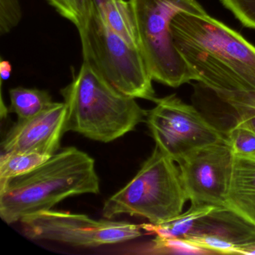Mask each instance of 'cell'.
Returning <instances> with one entry per match:
<instances>
[{
	"label": "cell",
	"instance_id": "9c48e42d",
	"mask_svg": "<svg viewBox=\"0 0 255 255\" xmlns=\"http://www.w3.org/2000/svg\"><path fill=\"white\" fill-rule=\"evenodd\" d=\"M234 153L227 138L191 152L178 163L191 205H225Z\"/></svg>",
	"mask_w": 255,
	"mask_h": 255
},
{
	"label": "cell",
	"instance_id": "ba28073f",
	"mask_svg": "<svg viewBox=\"0 0 255 255\" xmlns=\"http://www.w3.org/2000/svg\"><path fill=\"white\" fill-rule=\"evenodd\" d=\"M154 103L145 122L156 145L177 163L193 150L226 138L195 107L175 95L156 98Z\"/></svg>",
	"mask_w": 255,
	"mask_h": 255
},
{
	"label": "cell",
	"instance_id": "7402d4cb",
	"mask_svg": "<svg viewBox=\"0 0 255 255\" xmlns=\"http://www.w3.org/2000/svg\"><path fill=\"white\" fill-rule=\"evenodd\" d=\"M11 71H12V68H11V65L8 61L3 60L1 59V62H0V75H1V81H5L8 80V79L11 77Z\"/></svg>",
	"mask_w": 255,
	"mask_h": 255
},
{
	"label": "cell",
	"instance_id": "6da1fadb",
	"mask_svg": "<svg viewBox=\"0 0 255 255\" xmlns=\"http://www.w3.org/2000/svg\"><path fill=\"white\" fill-rule=\"evenodd\" d=\"M174 46L197 81L215 94L255 92V47L207 14L181 11L171 21Z\"/></svg>",
	"mask_w": 255,
	"mask_h": 255
},
{
	"label": "cell",
	"instance_id": "7a4b0ae2",
	"mask_svg": "<svg viewBox=\"0 0 255 255\" xmlns=\"http://www.w3.org/2000/svg\"><path fill=\"white\" fill-rule=\"evenodd\" d=\"M95 162L74 147L59 150L31 171L0 180V217L11 225L69 197L99 194Z\"/></svg>",
	"mask_w": 255,
	"mask_h": 255
},
{
	"label": "cell",
	"instance_id": "30bf717a",
	"mask_svg": "<svg viewBox=\"0 0 255 255\" xmlns=\"http://www.w3.org/2000/svg\"><path fill=\"white\" fill-rule=\"evenodd\" d=\"M183 240L214 254H240L255 244V225L220 206L199 218Z\"/></svg>",
	"mask_w": 255,
	"mask_h": 255
},
{
	"label": "cell",
	"instance_id": "e0dca14e",
	"mask_svg": "<svg viewBox=\"0 0 255 255\" xmlns=\"http://www.w3.org/2000/svg\"><path fill=\"white\" fill-rule=\"evenodd\" d=\"M156 254H171V255H215L207 249L198 247L183 239L162 238L156 236L153 240L152 246Z\"/></svg>",
	"mask_w": 255,
	"mask_h": 255
},
{
	"label": "cell",
	"instance_id": "cb8c5ba5",
	"mask_svg": "<svg viewBox=\"0 0 255 255\" xmlns=\"http://www.w3.org/2000/svg\"><path fill=\"white\" fill-rule=\"evenodd\" d=\"M240 255H255V243L243 248Z\"/></svg>",
	"mask_w": 255,
	"mask_h": 255
},
{
	"label": "cell",
	"instance_id": "5bb4252c",
	"mask_svg": "<svg viewBox=\"0 0 255 255\" xmlns=\"http://www.w3.org/2000/svg\"><path fill=\"white\" fill-rule=\"evenodd\" d=\"M216 206L191 205L190 208L179 216L162 222L153 224H142L141 228L147 231L154 233L162 238L184 239L193 228L199 218L210 213Z\"/></svg>",
	"mask_w": 255,
	"mask_h": 255
},
{
	"label": "cell",
	"instance_id": "9a60e30c",
	"mask_svg": "<svg viewBox=\"0 0 255 255\" xmlns=\"http://www.w3.org/2000/svg\"><path fill=\"white\" fill-rule=\"evenodd\" d=\"M9 96L10 113H15L18 120L33 117L53 103L48 92L37 89L14 88L10 89Z\"/></svg>",
	"mask_w": 255,
	"mask_h": 255
},
{
	"label": "cell",
	"instance_id": "8fae6325",
	"mask_svg": "<svg viewBox=\"0 0 255 255\" xmlns=\"http://www.w3.org/2000/svg\"><path fill=\"white\" fill-rule=\"evenodd\" d=\"M67 107L53 102L33 117L18 120L8 131L1 143L4 153L33 152L53 156L60 148L66 132Z\"/></svg>",
	"mask_w": 255,
	"mask_h": 255
},
{
	"label": "cell",
	"instance_id": "603a6c76",
	"mask_svg": "<svg viewBox=\"0 0 255 255\" xmlns=\"http://www.w3.org/2000/svg\"><path fill=\"white\" fill-rule=\"evenodd\" d=\"M237 123L249 128L251 130L255 132V115L239 117Z\"/></svg>",
	"mask_w": 255,
	"mask_h": 255
},
{
	"label": "cell",
	"instance_id": "ffe728a7",
	"mask_svg": "<svg viewBox=\"0 0 255 255\" xmlns=\"http://www.w3.org/2000/svg\"><path fill=\"white\" fill-rule=\"evenodd\" d=\"M221 2L243 26L255 29V0H221Z\"/></svg>",
	"mask_w": 255,
	"mask_h": 255
},
{
	"label": "cell",
	"instance_id": "4fadbf2b",
	"mask_svg": "<svg viewBox=\"0 0 255 255\" xmlns=\"http://www.w3.org/2000/svg\"><path fill=\"white\" fill-rule=\"evenodd\" d=\"M103 21L129 44L138 47V35L129 1L91 0Z\"/></svg>",
	"mask_w": 255,
	"mask_h": 255
},
{
	"label": "cell",
	"instance_id": "7c38bea8",
	"mask_svg": "<svg viewBox=\"0 0 255 255\" xmlns=\"http://www.w3.org/2000/svg\"><path fill=\"white\" fill-rule=\"evenodd\" d=\"M225 207L255 225V156L234 155Z\"/></svg>",
	"mask_w": 255,
	"mask_h": 255
},
{
	"label": "cell",
	"instance_id": "2e32d148",
	"mask_svg": "<svg viewBox=\"0 0 255 255\" xmlns=\"http://www.w3.org/2000/svg\"><path fill=\"white\" fill-rule=\"evenodd\" d=\"M51 156L33 152H7L0 158V180L21 175L46 162Z\"/></svg>",
	"mask_w": 255,
	"mask_h": 255
},
{
	"label": "cell",
	"instance_id": "52a82bcc",
	"mask_svg": "<svg viewBox=\"0 0 255 255\" xmlns=\"http://www.w3.org/2000/svg\"><path fill=\"white\" fill-rule=\"evenodd\" d=\"M23 234L31 240H47L75 247L94 248L135 240L141 225L125 221L92 219L84 214L44 210L20 220Z\"/></svg>",
	"mask_w": 255,
	"mask_h": 255
},
{
	"label": "cell",
	"instance_id": "44dd1931",
	"mask_svg": "<svg viewBox=\"0 0 255 255\" xmlns=\"http://www.w3.org/2000/svg\"><path fill=\"white\" fill-rule=\"evenodd\" d=\"M22 18L19 0H0V35L8 33Z\"/></svg>",
	"mask_w": 255,
	"mask_h": 255
},
{
	"label": "cell",
	"instance_id": "5b68a950",
	"mask_svg": "<svg viewBox=\"0 0 255 255\" xmlns=\"http://www.w3.org/2000/svg\"><path fill=\"white\" fill-rule=\"evenodd\" d=\"M77 29L83 62L125 95L154 102L153 80L141 50L109 27L91 0L87 14Z\"/></svg>",
	"mask_w": 255,
	"mask_h": 255
},
{
	"label": "cell",
	"instance_id": "277c9868",
	"mask_svg": "<svg viewBox=\"0 0 255 255\" xmlns=\"http://www.w3.org/2000/svg\"><path fill=\"white\" fill-rule=\"evenodd\" d=\"M176 163L155 146L133 178L104 203L103 216H140L157 225L181 214L189 198Z\"/></svg>",
	"mask_w": 255,
	"mask_h": 255
},
{
	"label": "cell",
	"instance_id": "ac0fdd59",
	"mask_svg": "<svg viewBox=\"0 0 255 255\" xmlns=\"http://www.w3.org/2000/svg\"><path fill=\"white\" fill-rule=\"evenodd\" d=\"M226 138L235 156H255V132L249 128L237 123Z\"/></svg>",
	"mask_w": 255,
	"mask_h": 255
},
{
	"label": "cell",
	"instance_id": "8992f818",
	"mask_svg": "<svg viewBox=\"0 0 255 255\" xmlns=\"http://www.w3.org/2000/svg\"><path fill=\"white\" fill-rule=\"evenodd\" d=\"M133 15L138 46L157 83L177 88L197 77L176 49L171 24L179 12L207 14L197 0H128Z\"/></svg>",
	"mask_w": 255,
	"mask_h": 255
},
{
	"label": "cell",
	"instance_id": "3957f363",
	"mask_svg": "<svg viewBox=\"0 0 255 255\" xmlns=\"http://www.w3.org/2000/svg\"><path fill=\"white\" fill-rule=\"evenodd\" d=\"M67 107L65 131L108 143L146 122L147 111L83 62L73 81L61 89Z\"/></svg>",
	"mask_w": 255,
	"mask_h": 255
},
{
	"label": "cell",
	"instance_id": "d6986e66",
	"mask_svg": "<svg viewBox=\"0 0 255 255\" xmlns=\"http://www.w3.org/2000/svg\"><path fill=\"white\" fill-rule=\"evenodd\" d=\"M216 95L234 109L238 117L255 115V92H230Z\"/></svg>",
	"mask_w": 255,
	"mask_h": 255
}]
</instances>
